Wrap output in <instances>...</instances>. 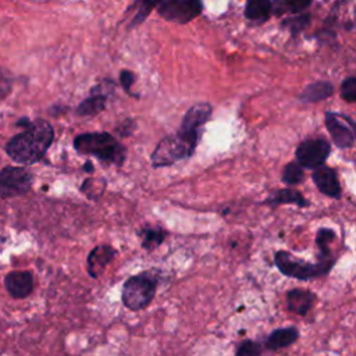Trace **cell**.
Here are the masks:
<instances>
[{"label":"cell","mask_w":356,"mask_h":356,"mask_svg":"<svg viewBox=\"0 0 356 356\" xmlns=\"http://www.w3.org/2000/svg\"><path fill=\"white\" fill-rule=\"evenodd\" d=\"M53 136L51 125L44 120H36L21 134L13 136L6 143L4 150L10 159L19 164H33L44 156Z\"/></svg>","instance_id":"6da1fadb"},{"label":"cell","mask_w":356,"mask_h":356,"mask_svg":"<svg viewBox=\"0 0 356 356\" xmlns=\"http://www.w3.org/2000/svg\"><path fill=\"white\" fill-rule=\"evenodd\" d=\"M274 261L278 270L286 277L296 280H312L327 275L335 264V257H332L330 248L318 249V261L316 263L298 259L289 252L280 250L275 253Z\"/></svg>","instance_id":"7a4b0ae2"},{"label":"cell","mask_w":356,"mask_h":356,"mask_svg":"<svg viewBox=\"0 0 356 356\" xmlns=\"http://www.w3.org/2000/svg\"><path fill=\"white\" fill-rule=\"evenodd\" d=\"M74 147L81 154H90L103 161L122 164L125 147L107 132L81 134L74 139Z\"/></svg>","instance_id":"3957f363"},{"label":"cell","mask_w":356,"mask_h":356,"mask_svg":"<svg viewBox=\"0 0 356 356\" xmlns=\"http://www.w3.org/2000/svg\"><path fill=\"white\" fill-rule=\"evenodd\" d=\"M157 278L150 273L129 277L122 286L121 299L127 309L138 312L149 306L156 295Z\"/></svg>","instance_id":"277c9868"},{"label":"cell","mask_w":356,"mask_h":356,"mask_svg":"<svg viewBox=\"0 0 356 356\" xmlns=\"http://www.w3.org/2000/svg\"><path fill=\"white\" fill-rule=\"evenodd\" d=\"M196 145L191 143L186 138H184L179 132L175 135L164 138L152 153V164L153 167H164L170 165L178 160L189 157Z\"/></svg>","instance_id":"5b68a950"},{"label":"cell","mask_w":356,"mask_h":356,"mask_svg":"<svg viewBox=\"0 0 356 356\" xmlns=\"http://www.w3.org/2000/svg\"><path fill=\"white\" fill-rule=\"evenodd\" d=\"M202 8V0H163L157 11L167 21L186 24L196 18Z\"/></svg>","instance_id":"8992f818"},{"label":"cell","mask_w":356,"mask_h":356,"mask_svg":"<svg viewBox=\"0 0 356 356\" xmlns=\"http://www.w3.org/2000/svg\"><path fill=\"white\" fill-rule=\"evenodd\" d=\"M32 185V175L21 167H4L0 172L1 197L19 196L26 193Z\"/></svg>","instance_id":"52a82bcc"},{"label":"cell","mask_w":356,"mask_h":356,"mask_svg":"<svg viewBox=\"0 0 356 356\" xmlns=\"http://www.w3.org/2000/svg\"><path fill=\"white\" fill-rule=\"evenodd\" d=\"M330 154V143L325 139H307L296 149V160L302 167L318 168Z\"/></svg>","instance_id":"ba28073f"},{"label":"cell","mask_w":356,"mask_h":356,"mask_svg":"<svg viewBox=\"0 0 356 356\" xmlns=\"http://www.w3.org/2000/svg\"><path fill=\"white\" fill-rule=\"evenodd\" d=\"M210 113H211V106L209 103H197L192 106L186 111L178 132L184 138H186L191 143L196 145L197 136H199V128L209 120Z\"/></svg>","instance_id":"9c48e42d"},{"label":"cell","mask_w":356,"mask_h":356,"mask_svg":"<svg viewBox=\"0 0 356 356\" xmlns=\"http://www.w3.org/2000/svg\"><path fill=\"white\" fill-rule=\"evenodd\" d=\"M4 286L11 298L24 299L33 289V277L29 271H11L4 277Z\"/></svg>","instance_id":"30bf717a"},{"label":"cell","mask_w":356,"mask_h":356,"mask_svg":"<svg viewBox=\"0 0 356 356\" xmlns=\"http://www.w3.org/2000/svg\"><path fill=\"white\" fill-rule=\"evenodd\" d=\"M313 181L321 193L334 199H338L341 196V186L332 168L323 165L316 168L313 172Z\"/></svg>","instance_id":"8fae6325"},{"label":"cell","mask_w":356,"mask_h":356,"mask_svg":"<svg viewBox=\"0 0 356 356\" xmlns=\"http://www.w3.org/2000/svg\"><path fill=\"white\" fill-rule=\"evenodd\" d=\"M114 254L115 250L110 245H99L93 248L86 259L88 273L90 274V277L97 278L104 271L107 264L113 260Z\"/></svg>","instance_id":"7c38bea8"},{"label":"cell","mask_w":356,"mask_h":356,"mask_svg":"<svg viewBox=\"0 0 356 356\" xmlns=\"http://www.w3.org/2000/svg\"><path fill=\"white\" fill-rule=\"evenodd\" d=\"M325 127H327L334 143L338 147L346 149V147L352 146L353 139H355L353 132H352V129H349V127L343 125L337 118V114H334V113H327L325 114Z\"/></svg>","instance_id":"4fadbf2b"},{"label":"cell","mask_w":356,"mask_h":356,"mask_svg":"<svg viewBox=\"0 0 356 356\" xmlns=\"http://www.w3.org/2000/svg\"><path fill=\"white\" fill-rule=\"evenodd\" d=\"M316 295L312 291L303 288H293L286 293V306L288 310L305 316L314 305Z\"/></svg>","instance_id":"5bb4252c"},{"label":"cell","mask_w":356,"mask_h":356,"mask_svg":"<svg viewBox=\"0 0 356 356\" xmlns=\"http://www.w3.org/2000/svg\"><path fill=\"white\" fill-rule=\"evenodd\" d=\"M299 338V331L295 327H285L274 330L266 339V348L270 350H277L292 345Z\"/></svg>","instance_id":"9a60e30c"},{"label":"cell","mask_w":356,"mask_h":356,"mask_svg":"<svg viewBox=\"0 0 356 356\" xmlns=\"http://www.w3.org/2000/svg\"><path fill=\"white\" fill-rule=\"evenodd\" d=\"M334 92V86L330 82L318 81L307 85L299 95V100L303 103H314L330 97Z\"/></svg>","instance_id":"2e32d148"},{"label":"cell","mask_w":356,"mask_h":356,"mask_svg":"<svg viewBox=\"0 0 356 356\" xmlns=\"http://www.w3.org/2000/svg\"><path fill=\"white\" fill-rule=\"evenodd\" d=\"M266 203L271 204V206H277V204H285V203H291V204H296L299 207H307L309 202L302 196L300 192L295 191V189H280L277 191L271 197H268L266 200Z\"/></svg>","instance_id":"e0dca14e"},{"label":"cell","mask_w":356,"mask_h":356,"mask_svg":"<svg viewBox=\"0 0 356 356\" xmlns=\"http://www.w3.org/2000/svg\"><path fill=\"white\" fill-rule=\"evenodd\" d=\"M106 107V95L100 92H92V96H88L85 100H82L76 108L78 115H96L100 111H103Z\"/></svg>","instance_id":"ac0fdd59"},{"label":"cell","mask_w":356,"mask_h":356,"mask_svg":"<svg viewBox=\"0 0 356 356\" xmlns=\"http://www.w3.org/2000/svg\"><path fill=\"white\" fill-rule=\"evenodd\" d=\"M271 13L270 0H248L245 7V17L250 21L263 22L268 18Z\"/></svg>","instance_id":"d6986e66"},{"label":"cell","mask_w":356,"mask_h":356,"mask_svg":"<svg viewBox=\"0 0 356 356\" xmlns=\"http://www.w3.org/2000/svg\"><path fill=\"white\" fill-rule=\"evenodd\" d=\"M140 235L143 239L142 246L146 249H153L159 246L165 238V232L160 228H145Z\"/></svg>","instance_id":"ffe728a7"},{"label":"cell","mask_w":356,"mask_h":356,"mask_svg":"<svg viewBox=\"0 0 356 356\" xmlns=\"http://www.w3.org/2000/svg\"><path fill=\"white\" fill-rule=\"evenodd\" d=\"M303 179V170L299 163H289L282 171V181L288 185H296Z\"/></svg>","instance_id":"44dd1931"},{"label":"cell","mask_w":356,"mask_h":356,"mask_svg":"<svg viewBox=\"0 0 356 356\" xmlns=\"http://www.w3.org/2000/svg\"><path fill=\"white\" fill-rule=\"evenodd\" d=\"M163 0H143L139 6V10L138 13L135 14L134 17V21H132V26H136L139 25L140 22H143L146 19V17L149 15V13L156 7V6H160Z\"/></svg>","instance_id":"7402d4cb"},{"label":"cell","mask_w":356,"mask_h":356,"mask_svg":"<svg viewBox=\"0 0 356 356\" xmlns=\"http://www.w3.org/2000/svg\"><path fill=\"white\" fill-rule=\"evenodd\" d=\"M310 21V15L309 14H302V15H298V17H292V18H288L282 22L284 26H286L293 35L300 32L303 28L307 26Z\"/></svg>","instance_id":"603a6c76"},{"label":"cell","mask_w":356,"mask_h":356,"mask_svg":"<svg viewBox=\"0 0 356 356\" xmlns=\"http://www.w3.org/2000/svg\"><path fill=\"white\" fill-rule=\"evenodd\" d=\"M260 355H261L260 345L250 339L243 341L235 352V356H260Z\"/></svg>","instance_id":"cb8c5ba5"},{"label":"cell","mask_w":356,"mask_h":356,"mask_svg":"<svg viewBox=\"0 0 356 356\" xmlns=\"http://www.w3.org/2000/svg\"><path fill=\"white\" fill-rule=\"evenodd\" d=\"M341 95L346 102H356V76L346 78L342 82Z\"/></svg>","instance_id":"d4e9b609"},{"label":"cell","mask_w":356,"mask_h":356,"mask_svg":"<svg viewBox=\"0 0 356 356\" xmlns=\"http://www.w3.org/2000/svg\"><path fill=\"white\" fill-rule=\"evenodd\" d=\"M335 239V232L330 228H320L316 235V243L318 248H330V243Z\"/></svg>","instance_id":"484cf974"},{"label":"cell","mask_w":356,"mask_h":356,"mask_svg":"<svg viewBox=\"0 0 356 356\" xmlns=\"http://www.w3.org/2000/svg\"><path fill=\"white\" fill-rule=\"evenodd\" d=\"M312 0H284V4L286 6V8L292 13H299L305 8H307L310 6Z\"/></svg>","instance_id":"4316f807"},{"label":"cell","mask_w":356,"mask_h":356,"mask_svg":"<svg viewBox=\"0 0 356 356\" xmlns=\"http://www.w3.org/2000/svg\"><path fill=\"white\" fill-rule=\"evenodd\" d=\"M134 79H135L134 72H131V71H128V70H122V71H121V74H120V82H121L122 89H124L127 93H131V85L134 83Z\"/></svg>","instance_id":"83f0119b"},{"label":"cell","mask_w":356,"mask_h":356,"mask_svg":"<svg viewBox=\"0 0 356 356\" xmlns=\"http://www.w3.org/2000/svg\"><path fill=\"white\" fill-rule=\"evenodd\" d=\"M348 125L349 128H352V132H353V136H355V140H356V121L353 118H350L349 115H345V114H338Z\"/></svg>","instance_id":"f1b7e54d"},{"label":"cell","mask_w":356,"mask_h":356,"mask_svg":"<svg viewBox=\"0 0 356 356\" xmlns=\"http://www.w3.org/2000/svg\"><path fill=\"white\" fill-rule=\"evenodd\" d=\"M83 170L86 171V172H93V164H92V161H86L85 164H83Z\"/></svg>","instance_id":"f546056e"}]
</instances>
